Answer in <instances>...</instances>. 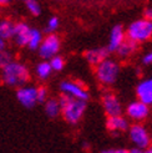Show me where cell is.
<instances>
[{"mask_svg": "<svg viewBox=\"0 0 152 153\" xmlns=\"http://www.w3.org/2000/svg\"><path fill=\"white\" fill-rule=\"evenodd\" d=\"M137 45L139 44H136L135 41H132L130 39H126L122 44H121V46L117 49V51H116L117 56L121 57V59H128V57H131L133 53L137 51Z\"/></svg>", "mask_w": 152, "mask_h": 153, "instance_id": "17", "label": "cell"}, {"mask_svg": "<svg viewBox=\"0 0 152 153\" xmlns=\"http://www.w3.org/2000/svg\"><path fill=\"white\" fill-rule=\"evenodd\" d=\"M109 53L110 51L107 48H94L85 52V59L90 65L97 66L100 62H102L104 60L109 57Z\"/></svg>", "mask_w": 152, "mask_h": 153, "instance_id": "15", "label": "cell"}, {"mask_svg": "<svg viewBox=\"0 0 152 153\" xmlns=\"http://www.w3.org/2000/svg\"><path fill=\"white\" fill-rule=\"evenodd\" d=\"M127 39L135 41L136 44H142L152 39V21L142 18L132 21L126 29Z\"/></svg>", "mask_w": 152, "mask_h": 153, "instance_id": "4", "label": "cell"}, {"mask_svg": "<svg viewBox=\"0 0 152 153\" xmlns=\"http://www.w3.org/2000/svg\"><path fill=\"white\" fill-rule=\"evenodd\" d=\"M60 49H61V42H60L59 36L56 34H48L44 37L37 51H39V55L42 60H50L51 57L57 55L60 52Z\"/></svg>", "mask_w": 152, "mask_h": 153, "instance_id": "5", "label": "cell"}, {"mask_svg": "<svg viewBox=\"0 0 152 153\" xmlns=\"http://www.w3.org/2000/svg\"><path fill=\"white\" fill-rule=\"evenodd\" d=\"M25 6H26V10L30 13V15H33V16H40L42 9H41L40 3H37L36 0H28V1H25Z\"/></svg>", "mask_w": 152, "mask_h": 153, "instance_id": "21", "label": "cell"}, {"mask_svg": "<svg viewBox=\"0 0 152 153\" xmlns=\"http://www.w3.org/2000/svg\"><path fill=\"white\" fill-rule=\"evenodd\" d=\"M60 26V20L57 16H51L49 18L46 26H45V33L48 34H55V31H57V29Z\"/></svg>", "mask_w": 152, "mask_h": 153, "instance_id": "24", "label": "cell"}, {"mask_svg": "<svg viewBox=\"0 0 152 153\" xmlns=\"http://www.w3.org/2000/svg\"><path fill=\"white\" fill-rule=\"evenodd\" d=\"M24 1H28V0H24Z\"/></svg>", "mask_w": 152, "mask_h": 153, "instance_id": "33", "label": "cell"}, {"mask_svg": "<svg viewBox=\"0 0 152 153\" xmlns=\"http://www.w3.org/2000/svg\"><path fill=\"white\" fill-rule=\"evenodd\" d=\"M150 113V106L141 100L132 101L126 107V114L127 117L132 121H142L145 120Z\"/></svg>", "mask_w": 152, "mask_h": 153, "instance_id": "9", "label": "cell"}, {"mask_svg": "<svg viewBox=\"0 0 152 153\" xmlns=\"http://www.w3.org/2000/svg\"><path fill=\"white\" fill-rule=\"evenodd\" d=\"M15 30V22L10 19H0V36L4 39L11 40Z\"/></svg>", "mask_w": 152, "mask_h": 153, "instance_id": "19", "label": "cell"}, {"mask_svg": "<svg viewBox=\"0 0 152 153\" xmlns=\"http://www.w3.org/2000/svg\"><path fill=\"white\" fill-rule=\"evenodd\" d=\"M128 136H130V140L133 143L135 147L146 149L147 147L151 146V136L147 131V128L140 123H135L130 126V128H128Z\"/></svg>", "mask_w": 152, "mask_h": 153, "instance_id": "6", "label": "cell"}, {"mask_svg": "<svg viewBox=\"0 0 152 153\" xmlns=\"http://www.w3.org/2000/svg\"><path fill=\"white\" fill-rule=\"evenodd\" d=\"M13 61H14V55L11 53V51L6 49L0 51V68H4L10 62H13Z\"/></svg>", "mask_w": 152, "mask_h": 153, "instance_id": "22", "label": "cell"}, {"mask_svg": "<svg viewBox=\"0 0 152 153\" xmlns=\"http://www.w3.org/2000/svg\"><path fill=\"white\" fill-rule=\"evenodd\" d=\"M102 107L105 113L110 116H117V114L122 113V103H121L120 98L112 92H106L102 96Z\"/></svg>", "mask_w": 152, "mask_h": 153, "instance_id": "10", "label": "cell"}, {"mask_svg": "<svg viewBox=\"0 0 152 153\" xmlns=\"http://www.w3.org/2000/svg\"><path fill=\"white\" fill-rule=\"evenodd\" d=\"M143 153H152V144H151L150 147H147L145 151H143Z\"/></svg>", "mask_w": 152, "mask_h": 153, "instance_id": "32", "label": "cell"}, {"mask_svg": "<svg viewBox=\"0 0 152 153\" xmlns=\"http://www.w3.org/2000/svg\"><path fill=\"white\" fill-rule=\"evenodd\" d=\"M59 90L63 95H66L69 97L77 98V100H83V101L89 100L87 90L83 87L80 82L71 81V80H65V81H63L61 83H60Z\"/></svg>", "mask_w": 152, "mask_h": 153, "instance_id": "7", "label": "cell"}, {"mask_svg": "<svg viewBox=\"0 0 152 153\" xmlns=\"http://www.w3.org/2000/svg\"><path fill=\"white\" fill-rule=\"evenodd\" d=\"M101 153H130V149H125V148H109V149H104Z\"/></svg>", "mask_w": 152, "mask_h": 153, "instance_id": "27", "label": "cell"}, {"mask_svg": "<svg viewBox=\"0 0 152 153\" xmlns=\"http://www.w3.org/2000/svg\"><path fill=\"white\" fill-rule=\"evenodd\" d=\"M106 127L112 133H122L128 131L130 125H128V120L124 117L122 114H117V116H110L106 121Z\"/></svg>", "mask_w": 152, "mask_h": 153, "instance_id": "13", "label": "cell"}, {"mask_svg": "<svg viewBox=\"0 0 152 153\" xmlns=\"http://www.w3.org/2000/svg\"><path fill=\"white\" fill-rule=\"evenodd\" d=\"M120 65L116 60L107 57L95 66V76L97 81L104 86H112L118 79Z\"/></svg>", "mask_w": 152, "mask_h": 153, "instance_id": "3", "label": "cell"}, {"mask_svg": "<svg viewBox=\"0 0 152 153\" xmlns=\"http://www.w3.org/2000/svg\"><path fill=\"white\" fill-rule=\"evenodd\" d=\"M50 65H51V67H52V70L54 71H61V70H64V67H65V60H64V57L61 56V55H55L54 57H51L50 60Z\"/></svg>", "mask_w": 152, "mask_h": 153, "instance_id": "23", "label": "cell"}, {"mask_svg": "<svg viewBox=\"0 0 152 153\" xmlns=\"http://www.w3.org/2000/svg\"><path fill=\"white\" fill-rule=\"evenodd\" d=\"M4 49H6V40L4 39V37L0 36V51L4 50Z\"/></svg>", "mask_w": 152, "mask_h": 153, "instance_id": "29", "label": "cell"}, {"mask_svg": "<svg viewBox=\"0 0 152 153\" xmlns=\"http://www.w3.org/2000/svg\"><path fill=\"white\" fill-rule=\"evenodd\" d=\"M44 111L50 118H56L61 114V105L59 98H48L44 103Z\"/></svg>", "mask_w": 152, "mask_h": 153, "instance_id": "16", "label": "cell"}, {"mask_svg": "<svg viewBox=\"0 0 152 153\" xmlns=\"http://www.w3.org/2000/svg\"><path fill=\"white\" fill-rule=\"evenodd\" d=\"M0 80H1V82L6 86L19 88L29 82L30 71L25 64L14 60L13 62H10L7 66L1 68Z\"/></svg>", "mask_w": 152, "mask_h": 153, "instance_id": "1", "label": "cell"}, {"mask_svg": "<svg viewBox=\"0 0 152 153\" xmlns=\"http://www.w3.org/2000/svg\"><path fill=\"white\" fill-rule=\"evenodd\" d=\"M52 72H54V70H52L49 60H42L41 62H39L35 66V75L39 80L49 79Z\"/></svg>", "mask_w": 152, "mask_h": 153, "instance_id": "18", "label": "cell"}, {"mask_svg": "<svg viewBox=\"0 0 152 153\" xmlns=\"http://www.w3.org/2000/svg\"><path fill=\"white\" fill-rule=\"evenodd\" d=\"M136 96L142 102L152 105V77L142 80L136 87Z\"/></svg>", "mask_w": 152, "mask_h": 153, "instance_id": "14", "label": "cell"}, {"mask_svg": "<svg viewBox=\"0 0 152 153\" xmlns=\"http://www.w3.org/2000/svg\"><path fill=\"white\" fill-rule=\"evenodd\" d=\"M11 3V0H0V6H7Z\"/></svg>", "mask_w": 152, "mask_h": 153, "instance_id": "31", "label": "cell"}, {"mask_svg": "<svg viewBox=\"0 0 152 153\" xmlns=\"http://www.w3.org/2000/svg\"><path fill=\"white\" fill-rule=\"evenodd\" d=\"M142 65H145V66H152V50L146 52L145 55L142 56Z\"/></svg>", "mask_w": 152, "mask_h": 153, "instance_id": "26", "label": "cell"}, {"mask_svg": "<svg viewBox=\"0 0 152 153\" xmlns=\"http://www.w3.org/2000/svg\"><path fill=\"white\" fill-rule=\"evenodd\" d=\"M60 105H61V116L70 125L79 123L86 111V101L72 98L66 95H60L59 97Z\"/></svg>", "mask_w": 152, "mask_h": 153, "instance_id": "2", "label": "cell"}, {"mask_svg": "<svg viewBox=\"0 0 152 153\" xmlns=\"http://www.w3.org/2000/svg\"><path fill=\"white\" fill-rule=\"evenodd\" d=\"M145 149H141V148H137V147H133L130 149V153H143Z\"/></svg>", "mask_w": 152, "mask_h": 153, "instance_id": "30", "label": "cell"}, {"mask_svg": "<svg viewBox=\"0 0 152 153\" xmlns=\"http://www.w3.org/2000/svg\"><path fill=\"white\" fill-rule=\"evenodd\" d=\"M143 18H146V19L152 21V7H147V9L145 10V13H143Z\"/></svg>", "mask_w": 152, "mask_h": 153, "instance_id": "28", "label": "cell"}, {"mask_svg": "<svg viewBox=\"0 0 152 153\" xmlns=\"http://www.w3.org/2000/svg\"><path fill=\"white\" fill-rule=\"evenodd\" d=\"M30 33H31V26L26 22H15V30L13 35V41L14 44L19 48H28Z\"/></svg>", "mask_w": 152, "mask_h": 153, "instance_id": "11", "label": "cell"}, {"mask_svg": "<svg viewBox=\"0 0 152 153\" xmlns=\"http://www.w3.org/2000/svg\"><path fill=\"white\" fill-rule=\"evenodd\" d=\"M127 39V35H126V30L124 29L122 25H115L111 31H110V37H109V44H107V48L110 52H116L117 49L121 46L125 40Z\"/></svg>", "mask_w": 152, "mask_h": 153, "instance_id": "12", "label": "cell"}, {"mask_svg": "<svg viewBox=\"0 0 152 153\" xmlns=\"http://www.w3.org/2000/svg\"><path fill=\"white\" fill-rule=\"evenodd\" d=\"M48 98H49V92L46 87L44 86L37 87V101H39V103H45Z\"/></svg>", "mask_w": 152, "mask_h": 153, "instance_id": "25", "label": "cell"}, {"mask_svg": "<svg viewBox=\"0 0 152 153\" xmlns=\"http://www.w3.org/2000/svg\"><path fill=\"white\" fill-rule=\"evenodd\" d=\"M44 40L42 33L39 29L31 27V33H30V37H29V42H28V49L30 50H37L40 48V45Z\"/></svg>", "mask_w": 152, "mask_h": 153, "instance_id": "20", "label": "cell"}, {"mask_svg": "<svg viewBox=\"0 0 152 153\" xmlns=\"http://www.w3.org/2000/svg\"><path fill=\"white\" fill-rule=\"evenodd\" d=\"M16 100L18 102H20L21 106L26 107V108H31L36 103H39V101H37V87L26 83V85L16 88Z\"/></svg>", "mask_w": 152, "mask_h": 153, "instance_id": "8", "label": "cell"}]
</instances>
